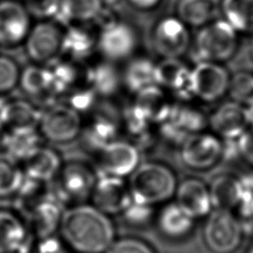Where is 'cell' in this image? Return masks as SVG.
I'll return each instance as SVG.
<instances>
[{"label":"cell","instance_id":"484cf974","mask_svg":"<svg viewBox=\"0 0 253 253\" xmlns=\"http://www.w3.org/2000/svg\"><path fill=\"white\" fill-rule=\"evenodd\" d=\"M47 66L50 72L52 88L58 100L76 86L86 82L83 63L59 56Z\"/></svg>","mask_w":253,"mask_h":253},{"label":"cell","instance_id":"2e32d148","mask_svg":"<svg viewBox=\"0 0 253 253\" xmlns=\"http://www.w3.org/2000/svg\"><path fill=\"white\" fill-rule=\"evenodd\" d=\"M156 85L168 91L178 102L194 101L191 67L182 58H160L156 62Z\"/></svg>","mask_w":253,"mask_h":253},{"label":"cell","instance_id":"f546056e","mask_svg":"<svg viewBox=\"0 0 253 253\" xmlns=\"http://www.w3.org/2000/svg\"><path fill=\"white\" fill-rule=\"evenodd\" d=\"M218 12L215 0H177L174 15L189 28L200 29L216 19Z\"/></svg>","mask_w":253,"mask_h":253},{"label":"cell","instance_id":"8d00e7d4","mask_svg":"<svg viewBox=\"0 0 253 253\" xmlns=\"http://www.w3.org/2000/svg\"><path fill=\"white\" fill-rule=\"evenodd\" d=\"M227 96L245 107L253 104V72L242 70L231 75Z\"/></svg>","mask_w":253,"mask_h":253},{"label":"cell","instance_id":"bcb514c9","mask_svg":"<svg viewBox=\"0 0 253 253\" xmlns=\"http://www.w3.org/2000/svg\"><path fill=\"white\" fill-rule=\"evenodd\" d=\"M247 115H248V121H249V126H253V104L246 107Z\"/></svg>","mask_w":253,"mask_h":253},{"label":"cell","instance_id":"f6af8a7d","mask_svg":"<svg viewBox=\"0 0 253 253\" xmlns=\"http://www.w3.org/2000/svg\"><path fill=\"white\" fill-rule=\"evenodd\" d=\"M127 3L138 11H151L155 9L162 0H126Z\"/></svg>","mask_w":253,"mask_h":253},{"label":"cell","instance_id":"60d3db41","mask_svg":"<svg viewBox=\"0 0 253 253\" xmlns=\"http://www.w3.org/2000/svg\"><path fill=\"white\" fill-rule=\"evenodd\" d=\"M26 7L34 19H54L56 16L60 0H24Z\"/></svg>","mask_w":253,"mask_h":253},{"label":"cell","instance_id":"3957f363","mask_svg":"<svg viewBox=\"0 0 253 253\" xmlns=\"http://www.w3.org/2000/svg\"><path fill=\"white\" fill-rule=\"evenodd\" d=\"M238 46L239 34L224 19L217 18L198 29L191 49L196 62L223 63L235 55Z\"/></svg>","mask_w":253,"mask_h":253},{"label":"cell","instance_id":"8fae6325","mask_svg":"<svg viewBox=\"0 0 253 253\" xmlns=\"http://www.w3.org/2000/svg\"><path fill=\"white\" fill-rule=\"evenodd\" d=\"M137 44L134 29L123 20L117 19L98 30V53L109 61H127L133 56Z\"/></svg>","mask_w":253,"mask_h":253},{"label":"cell","instance_id":"ab89813d","mask_svg":"<svg viewBox=\"0 0 253 253\" xmlns=\"http://www.w3.org/2000/svg\"><path fill=\"white\" fill-rule=\"evenodd\" d=\"M106 253H155V251L146 241L138 237L125 236L115 239Z\"/></svg>","mask_w":253,"mask_h":253},{"label":"cell","instance_id":"ee69618b","mask_svg":"<svg viewBox=\"0 0 253 253\" xmlns=\"http://www.w3.org/2000/svg\"><path fill=\"white\" fill-rule=\"evenodd\" d=\"M10 99L0 95V129H5L9 124L10 117Z\"/></svg>","mask_w":253,"mask_h":253},{"label":"cell","instance_id":"b9f144b4","mask_svg":"<svg viewBox=\"0 0 253 253\" xmlns=\"http://www.w3.org/2000/svg\"><path fill=\"white\" fill-rule=\"evenodd\" d=\"M240 159L253 166V126H249L238 138Z\"/></svg>","mask_w":253,"mask_h":253},{"label":"cell","instance_id":"9a60e30c","mask_svg":"<svg viewBox=\"0 0 253 253\" xmlns=\"http://www.w3.org/2000/svg\"><path fill=\"white\" fill-rule=\"evenodd\" d=\"M208 127L221 139H237L249 127L246 107L232 100L219 103L208 114Z\"/></svg>","mask_w":253,"mask_h":253},{"label":"cell","instance_id":"74e56055","mask_svg":"<svg viewBox=\"0 0 253 253\" xmlns=\"http://www.w3.org/2000/svg\"><path fill=\"white\" fill-rule=\"evenodd\" d=\"M22 68L16 59L0 53V95H8L19 88Z\"/></svg>","mask_w":253,"mask_h":253},{"label":"cell","instance_id":"7402d4cb","mask_svg":"<svg viewBox=\"0 0 253 253\" xmlns=\"http://www.w3.org/2000/svg\"><path fill=\"white\" fill-rule=\"evenodd\" d=\"M85 80L101 99H112L122 88V70L101 57L85 66Z\"/></svg>","mask_w":253,"mask_h":253},{"label":"cell","instance_id":"7dc6e473","mask_svg":"<svg viewBox=\"0 0 253 253\" xmlns=\"http://www.w3.org/2000/svg\"><path fill=\"white\" fill-rule=\"evenodd\" d=\"M122 0H102V2L104 3L105 6L107 7H112L114 8L116 5H118Z\"/></svg>","mask_w":253,"mask_h":253},{"label":"cell","instance_id":"1f68e13d","mask_svg":"<svg viewBox=\"0 0 253 253\" xmlns=\"http://www.w3.org/2000/svg\"><path fill=\"white\" fill-rule=\"evenodd\" d=\"M219 12L238 34H253V0H221Z\"/></svg>","mask_w":253,"mask_h":253},{"label":"cell","instance_id":"836d02e7","mask_svg":"<svg viewBox=\"0 0 253 253\" xmlns=\"http://www.w3.org/2000/svg\"><path fill=\"white\" fill-rule=\"evenodd\" d=\"M169 120L188 135L206 130L208 127V114H206L201 107L193 105V101H177Z\"/></svg>","mask_w":253,"mask_h":253},{"label":"cell","instance_id":"d6986e66","mask_svg":"<svg viewBox=\"0 0 253 253\" xmlns=\"http://www.w3.org/2000/svg\"><path fill=\"white\" fill-rule=\"evenodd\" d=\"M176 203L193 218L207 217L213 210L210 188L197 177H186L178 183Z\"/></svg>","mask_w":253,"mask_h":253},{"label":"cell","instance_id":"e575fe53","mask_svg":"<svg viewBox=\"0 0 253 253\" xmlns=\"http://www.w3.org/2000/svg\"><path fill=\"white\" fill-rule=\"evenodd\" d=\"M42 109L30 99L11 100L8 126H38Z\"/></svg>","mask_w":253,"mask_h":253},{"label":"cell","instance_id":"6da1fadb","mask_svg":"<svg viewBox=\"0 0 253 253\" xmlns=\"http://www.w3.org/2000/svg\"><path fill=\"white\" fill-rule=\"evenodd\" d=\"M58 230L66 246L77 253H106L116 239L110 215L86 203L66 209Z\"/></svg>","mask_w":253,"mask_h":253},{"label":"cell","instance_id":"8992f818","mask_svg":"<svg viewBox=\"0 0 253 253\" xmlns=\"http://www.w3.org/2000/svg\"><path fill=\"white\" fill-rule=\"evenodd\" d=\"M65 27L54 19L36 20L24 42L31 62L48 65L61 54Z\"/></svg>","mask_w":253,"mask_h":253},{"label":"cell","instance_id":"681fc988","mask_svg":"<svg viewBox=\"0 0 253 253\" xmlns=\"http://www.w3.org/2000/svg\"><path fill=\"white\" fill-rule=\"evenodd\" d=\"M246 253H253V244L248 248V250H247Z\"/></svg>","mask_w":253,"mask_h":253},{"label":"cell","instance_id":"83f0119b","mask_svg":"<svg viewBox=\"0 0 253 253\" xmlns=\"http://www.w3.org/2000/svg\"><path fill=\"white\" fill-rule=\"evenodd\" d=\"M195 218L187 213L176 202L166 203L156 215L160 233L171 239L187 236L194 227Z\"/></svg>","mask_w":253,"mask_h":253},{"label":"cell","instance_id":"d590c367","mask_svg":"<svg viewBox=\"0 0 253 253\" xmlns=\"http://www.w3.org/2000/svg\"><path fill=\"white\" fill-rule=\"evenodd\" d=\"M61 100L82 116L91 115L100 103V96L87 83L84 82L70 90Z\"/></svg>","mask_w":253,"mask_h":253},{"label":"cell","instance_id":"816d5d0a","mask_svg":"<svg viewBox=\"0 0 253 253\" xmlns=\"http://www.w3.org/2000/svg\"><path fill=\"white\" fill-rule=\"evenodd\" d=\"M215 1H217L218 3H220V1H221V0H215Z\"/></svg>","mask_w":253,"mask_h":253},{"label":"cell","instance_id":"f907efd6","mask_svg":"<svg viewBox=\"0 0 253 253\" xmlns=\"http://www.w3.org/2000/svg\"><path fill=\"white\" fill-rule=\"evenodd\" d=\"M251 211H252V218H253V201H252V206H251Z\"/></svg>","mask_w":253,"mask_h":253},{"label":"cell","instance_id":"603a6c76","mask_svg":"<svg viewBox=\"0 0 253 253\" xmlns=\"http://www.w3.org/2000/svg\"><path fill=\"white\" fill-rule=\"evenodd\" d=\"M209 188L212 208L232 212H235L247 194L239 177L230 173H221L214 176Z\"/></svg>","mask_w":253,"mask_h":253},{"label":"cell","instance_id":"9c48e42d","mask_svg":"<svg viewBox=\"0 0 253 253\" xmlns=\"http://www.w3.org/2000/svg\"><path fill=\"white\" fill-rule=\"evenodd\" d=\"M151 45L160 58H182L192 47L190 28L175 15L155 22L150 35Z\"/></svg>","mask_w":253,"mask_h":253},{"label":"cell","instance_id":"4fadbf2b","mask_svg":"<svg viewBox=\"0 0 253 253\" xmlns=\"http://www.w3.org/2000/svg\"><path fill=\"white\" fill-rule=\"evenodd\" d=\"M33 16L21 0H0V48L24 44L34 24Z\"/></svg>","mask_w":253,"mask_h":253},{"label":"cell","instance_id":"52a82bcc","mask_svg":"<svg viewBox=\"0 0 253 253\" xmlns=\"http://www.w3.org/2000/svg\"><path fill=\"white\" fill-rule=\"evenodd\" d=\"M223 141L211 131L190 134L179 147L182 164L194 172H207L222 162Z\"/></svg>","mask_w":253,"mask_h":253},{"label":"cell","instance_id":"f1b7e54d","mask_svg":"<svg viewBox=\"0 0 253 253\" xmlns=\"http://www.w3.org/2000/svg\"><path fill=\"white\" fill-rule=\"evenodd\" d=\"M104 8L102 0H60L54 20L64 27L92 24Z\"/></svg>","mask_w":253,"mask_h":253},{"label":"cell","instance_id":"277c9868","mask_svg":"<svg viewBox=\"0 0 253 253\" xmlns=\"http://www.w3.org/2000/svg\"><path fill=\"white\" fill-rule=\"evenodd\" d=\"M98 176L99 172L94 163L82 159L65 161L53 180L52 193L62 204H83L90 200Z\"/></svg>","mask_w":253,"mask_h":253},{"label":"cell","instance_id":"30bf717a","mask_svg":"<svg viewBox=\"0 0 253 253\" xmlns=\"http://www.w3.org/2000/svg\"><path fill=\"white\" fill-rule=\"evenodd\" d=\"M231 74L222 63L199 61L191 67V87L195 100L214 104L227 93Z\"/></svg>","mask_w":253,"mask_h":253},{"label":"cell","instance_id":"d6a6232c","mask_svg":"<svg viewBox=\"0 0 253 253\" xmlns=\"http://www.w3.org/2000/svg\"><path fill=\"white\" fill-rule=\"evenodd\" d=\"M25 177L22 163L6 151L0 150V199L17 196Z\"/></svg>","mask_w":253,"mask_h":253},{"label":"cell","instance_id":"e0dca14e","mask_svg":"<svg viewBox=\"0 0 253 253\" xmlns=\"http://www.w3.org/2000/svg\"><path fill=\"white\" fill-rule=\"evenodd\" d=\"M120 132V113L111 115L109 112L95 110L90 115V120L84 123L78 139L81 140L82 146L93 155L118 139Z\"/></svg>","mask_w":253,"mask_h":253},{"label":"cell","instance_id":"ac0fdd59","mask_svg":"<svg viewBox=\"0 0 253 253\" xmlns=\"http://www.w3.org/2000/svg\"><path fill=\"white\" fill-rule=\"evenodd\" d=\"M98 31L92 24L65 27L60 56L79 63L88 62L98 52Z\"/></svg>","mask_w":253,"mask_h":253},{"label":"cell","instance_id":"4dcf8cb0","mask_svg":"<svg viewBox=\"0 0 253 253\" xmlns=\"http://www.w3.org/2000/svg\"><path fill=\"white\" fill-rule=\"evenodd\" d=\"M26 226L9 210H0V253H15L26 240Z\"/></svg>","mask_w":253,"mask_h":253},{"label":"cell","instance_id":"5bb4252c","mask_svg":"<svg viewBox=\"0 0 253 253\" xmlns=\"http://www.w3.org/2000/svg\"><path fill=\"white\" fill-rule=\"evenodd\" d=\"M90 201L93 206L109 215L121 214L132 201L127 180L99 174Z\"/></svg>","mask_w":253,"mask_h":253},{"label":"cell","instance_id":"c3c4849f","mask_svg":"<svg viewBox=\"0 0 253 253\" xmlns=\"http://www.w3.org/2000/svg\"><path fill=\"white\" fill-rule=\"evenodd\" d=\"M5 129H0V150H3V141H4Z\"/></svg>","mask_w":253,"mask_h":253},{"label":"cell","instance_id":"ffe728a7","mask_svg":"<svg viewBox=\"0 0 253 253\" xmlns=\"http://www.w3.org/2000/svg\"><path fill=\"white\" fill-rule=\"evenodd\" d=\"M19 88L27 96V99L36 104L41 103L42 108L59 101L54 94L47 65L31 62L22 68Z\"/></svg>","mask_w":253,"mask_h":253},{"label":"cell","instance_id":"44dd1931","mask_svg":"<svg viewBox=\"0 0 253 253\" xmlns=\"http://www.w3.org/2000/svg\"><path fill=\"white\" fill-rule=\"evenodd\" d=\"M132 102L154 126H158L169 119L177 101L155 84L133 95Z\"/></svg>","mask_w":253,"mask_h":253},{"label":"cell","instance_id":"ba28073f","mask_svg":"<svg viewBox=\"0 0 253 253\" xmlns=\"http://www.w3.org/2000/svg\"><path fill=\"white\" fill-rule=\"evenodd\" d=\"M243 225L229 211L213 209L204 225V241L213 253H233L241 244Z\"/></svg>","mask_w":253,"mask_h":253},{"label":"cell","instance_id":"7c38bea8","mask_svg":"<svg viewBox=\"0 0 253 253\" xmlns=\"http://www.w3.org/2000/svg\"><path fill=\"white\" fill-rule=\"evenodd\" d=\"M99 174L127 178L140 164V150L132 142L116 139L93 154Z\"/></svg>","mask_w":253,"mask_h":253},{"label":"cell","instance_id":"7bdbcfd3","mask_svg":"<svg viewBox=\"0 0 253 253\" xmlns=\"http://www.w3.org/2000/svg\"><path fill=\"white\" fill-rule=\"evenodd\" d=\"M34 253H67L66 244L52 235L43 237Z\"/></svg>","mask_w":253,"mask_h":253},{"label":"cell","instance_id":"cb8c5ba5","mask_svg":"<svg viewBox=\"0 0 253 253\" xmlns=\"http://www.w3.org/2000/svg\"><path fill=\"white\" fill-rule=\"evenodd\" d=\"M38 126H8L4 132L3 150L23 163L42 145Z\"/></svg>","mask_w":253,"mask_h":253},{"label":"cell","instance_id":"4316f807","mask_svg":"<svg viewBox=\"0 0 253 253\" xmlns=\"http://www.w3.org/2000/svg\"><path fill=\"white\" fill-rule=\"evenodd\" d=\"M156 62L146 56H132L122 69L123 87L130 94L135 95L139 91L156 84Z\"/></svg>","mask_w":253,"mask_h":253},{"label":"cell","instance_id":"7a4b0ae2","mask_svg":"<svg viewBox=\"0 0 253 253\" xmlns=\"http://www.w3.org/2000/svg\"><path fill=\"white\" fill-rule=\"evenodd\" d=\"M126 180L131 199L153 207L172 199L179 183L172 168L153 160L140 163Z\"/></svg>","mask_w":253,"mask_h":253},{"label":"cell","instance_id":"5b68a950","mask_svg":"<svg viewBox=\"0 0 253 253\" xmlns=\"http://www.w3.org/2000/svg\"><path fill=\"white\" fill-rule=\"evenodd\" d=\"M83 126V116L59 100L42 107L38 129L44 141L63 145L78 139Z\"/></svg>","mask_w":253,"mask_h":253},{"label":"cell","instance_id":"f35d334b","mask_svg":"<svg viewBox=\"0 0 253 253\" xmlns=\"http://www.w3.org/2000/svg\"><path fill=\"white\" fill-rule=\"evenodd\" d=\"M121 214L128 225L139 227L150 222L154 215V209L153 206L141 204L132 200Z\"/></svg>","mask_w":253,"mask_h":253},{"label":"cell","instance_id":"d4e9b609","mask_svg":"<svg viewBox=\"0 0 253 253\" xmlns=\"http://www.w3.org/2000/svg\"><path fill=\"white\" fill-rule=\"evenodd\" d=\"M63 164L58 151L48 145L42 144L34 154L22 163L27 177L42 181L52 182Z\"/></svg>","mask_w":253,"mask_h":253}]
</instances>
